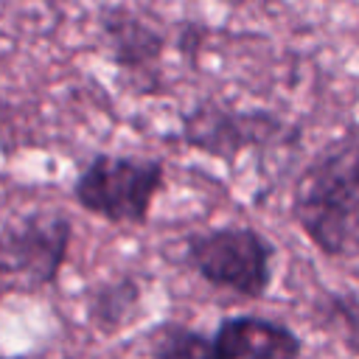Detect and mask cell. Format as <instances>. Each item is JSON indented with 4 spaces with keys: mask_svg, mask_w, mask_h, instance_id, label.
<instances>
[{
    "mask_svg": "<svg viewBox=\"0 0 359 359\" xmlns=\"http://www.w3.org/2000/svg\"><path fill=\"white\" fill-rule=\"evenodd\" d=\"M0 300H3V286H0Z\"/></svg>",
    "mask_w": 359,
    "mask_h": 359,
    "instance_id": "8fae6325",
    "label": "cell"
},
{
    "mask_svg": "<svg viewBox=\"0 0 359 359\" xmlns=\"http://www.w3.org/2000/svg\"><path fill=\"white\" fill-rule=\"evenodd\" d=\"M149 353L160 359H216L213 337L177 323H165L154 331Z\"/></svg>",
    "mask_w": 359,
    "mask_h": 359,
    "instance_id": "9c48e42d",
    "label": "cell"
},
{
    "mask_svg": "<svg viewBox=\"0 0 359 359\" xmlns=\"http://www.w3.org/2000/svg\"><path fill=\"white\" fill-rule=\"evenodd\" d=\"M275 247L252 227L230 224L185 238V264L213 289L258 300L272 283Z\"/></svg>",
    "mask_w": 359,
    "mask_h": 359,
    "instance_id": "3957f363",
    "label": "cell"
},
{
    "mask_svg": "<svg viewBox=\"0 0 359 359\" xmlns=\"http://www.w3.org/2000/svg\"><path fill=\"white\" fill-rule=\"evenodd\" d=\"M140 294V283L132 275H121L87 289V323L101 334L121 331L132 320Z\"/></svg>",
    "mask_w": 359,
    "mask_h": 359,
    "instance_id": "ba28073f",
    "label": "cell"
},
{
    "mask_svg": "<svg viewBox=\"0 0 359 359\" xmlns=\"http://www.w3.org/2000/svg\"><path fill=\"white\" fill-rule=\"evenodd\" d=\"M292 216L323 255L359 258V140L331 143L300 171Z\"/></svg>",
    "mask_w": 359,
    "mask_h": 359,
    "instance_id": "6da1fadb",
    "label": "cell"
},
{
    "mask_svg": "<svg viewBox=\"0 0 359 359\" xmlns=\"http://www.w3.org/2000/svg\"><path fill=\"white\" fill-rule=\"evenodd\" d=\"M165 188V163L140 154H93L73 180L76 205L107 222L143 227L151 205Z\"/></svg>",
    "mask_w": 359,
    "mask_h": 359,
    "instance_id": "7a4b0ae2",
    "label": "cell"
},
{
    "mask_svg": "<svg viewBox=\"0 0 359 359\" xmlns=\"http://www.w3.org/2000/svg\"><path fill=\"white\" fill-rule=\"evenodd\" d=\"M325 303L331 306L328 314H334L342 325H348L345 345L359 353V303L353 297H334V294H325Z\"/></svg>",
    "mask_w": 359,
    "mask_h": 359,
    "instance_id": "30bf717a",
    "label": "cell"
},
{
    "mask_svg": "<svg viewBox=\"0 0 359 359\" xmlns=\"http://www.w3.org/2000/svg\"><path fill=\"white\" fill-rule=\"evenodd\" d=\"M98 28L115 67L132 73L135 81L154 84L157 65L165 50L163 34L154 25H149L140 14L118 3H107L98 8Z\"/></svg>",
    "mask_w": 359,
    "mask_h": 359,
    "instance_id": "8992f818",
    "label": "cell"
},
{
    "mask_svg": "<svg viewBox=\"0 0 359 359\" xmlns=\"http://www.w3.org/2000/svg\"><path fill=\"white\" fill-rule=\"evenodd\" d=\"M73 222L62 213L36 210L0 230V275L20 278L28 292L50 286L70 250Z\"/></svg>",
    "mask_w": 359,
    "mask_h": 359,
    "instance_id": "277c9868",
    "label": "cell"
},
{
    "mask_svg": "<svg viewBox=\"0 0 359 359\" xmlns=\"http://www.w3.org/2000/svg\"><path fill=\"white\" fill-rule=\"evenodd\" d=\"M283 132V121L269 112L233 109L219 101H199L194 109L182 115L180 137L185 146L205 151L216 160H233L244 149L264 146L278 140Z\"/></svg>",
    "mask_w": 359,
    "mask_h": 359,
    "instance_id": "5b68a950",
    "label": "cell"
},
{
    "mask_svg": "<svg viewBox=\"0 0 359 359\" xmlns=\"http://www.w3.org/2000/svg\"><path fill=\"white\" fill-rule=\"evenodd\" d=\"M210 337L216 359H294L303 353V339L289 325L255 314L224 317Z\"/></svg>",
    "mask_w": 359,
    "mask_h": 359,
    "instance_id": "52a82bcc",
    "label": "cell"
}]
</instances>
